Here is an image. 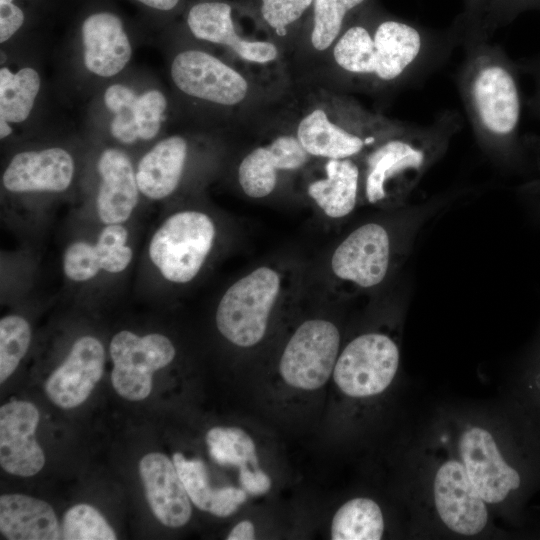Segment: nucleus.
<instances>
[{
    "label": "nucleus",
    "instance_id": "f257e3e1",
    "mask_svg": "<svg viewBox=\"0 0 540 540\" xmlns=\"http://www.w3.org/2000/svg\"><path fill=\"white\" fill-rule=\"evenodd\" d=\"M462 43L461 27L434 33L384 19L371 26H348L328 53L346 88L390 96L422 84Z\"/></svg>",
    "mask_w": 540,
    "mask_h": 540
},
{
    "label": "nucleus",
    "instance_id": "f03ea898",
    "mask_svg": "<svg viewBox=\"0 0 540 540\" xmlns=\"http://www.w3.org/2000/svg\"><path fill=\"white\" fill-rule=\"evenodd\" d=\"M464 58L455 82L473 133L484 151L503 163L521 160L528 136H521L520 71L505 50L488 40L462 44Z\"/></svg>",
    "mask_w": 540,
    "mask_h": 540
},
{
    "label": "nucleus",
    "instance_id": "7ed1b4c3",
    "mask_svg": "<svg viewBox=\"0 0 540 540\" xmlns=\"http://www.w3.org/2000/svg\"><path fill=\"white\" fill-rule=\"evenodd\" d=\"M462 117L445 109L425 125L408 124L362 158V197L371 205H397L415 189L462 128Z\"/></svg>",
    "mask_w": 540,
    "mask_h": 540
},
{
    "label": "nucleus",
    "instance_id": "20e7f679",
    "mask_svg": "<svg viewBox=\"0 0 540 540\" xmlns=\"http://www.w3.org/2000/svg\"><path fill=\"white\" fill-rule=\"evenodd\" d=\"M408 124L339 99L332 110L315 107L306 112L297 124L295 136L309 156L362 159L375 145Z\"/></svg>",
    "mask_w": 540,
    "mask_h": 540
},
{
    "label": "nucleus",
    "instance_id": "39448f33",
    "mask_svg": "<svg viewBox=\"0 0 540 540\" xmlns=\"http://www.w3.org/2000/svg\"><path fill=\"white\" fill-rule=\"evenodd\" d=\"M213 218L194 209L167 216L147 247L149 261L163 280L174 285L193 281L202 271L216 241Z\"/></svg>",
    "mask_w": 540,
    "mask_h": 540
},
{
    "label": "nucleus",
    "instance_id": "423d86ee",
    "mask_svg": "<svg viewBox=\"0 0 540 540\" xmlns=\"http://www.w3.org/2000/svg\"><path fill=\"white\" fill-rule=\"evenodd\" d=\"M281 290V275L269 266H260L235 281L223 293L216 309L220 334L238 347L258 344L267 332Z\"/></svg>",
    "mask_w": 540,
    "mask_h": 540
},
{
    "label": "nucleus",
    "instance_id": "0eeeda50",
    "mask_svg": "<svg viewBox=\"0 0 540 540\" xmlns=\"http://www.w3.org/2000/svg\"><path fill=\"white\" fill-rule=\"evenodd\" d=\"M400 351L387 334L368 332L351 340L338 355L333 378L352 398H366L385 391L399 367Z\"/></svg>",
    "mask_w": 540,
    "mask_h": 540
},
{
    "label": "nucleus",
    "instance_id": "6e6552de",
    "mask_svg": "<svg viewBox=\"0 0 540 540\" xmlns=\"http://www.w3.org/2000/svg\"><path fill=\"white\" fill-rule=\"evenodd\" d=\"M339 347L340 333L334 323L318 318L306 320L287 342L279 373L291 387L317 390L333 373Z\"/></svg>",
    "mask_w": 540,
    "mask_h": 540
},
{
    "label": "nucleus",
    "instance_id": "1a4fd4ad",
    "mask_svg": "<svg viewBox=\"0 0 540 540\" xmlns=\"http://www.w3.org/2000/svg\"><path fill=\"white\" fill-rule=\"evenodd\" d=\"M109 354L113 363V388L127 400L140 401L152 390L153 374L173 361L176 350L163 334L139 336L122 330L113 336Z\"/></svg>",
    "mask_w": 540,
    "mask_h": 540
},
{
    "label": "nucleus",
    "instance_id": "9d476101",
    "mask_svg": "<svg viewBox=\"0 0 540 540\" xmlns=\"http://www.w3.org/2000/svg\"><path fill=\"white\" fill-rule=\"evenodd\" d=\"M392 255L390 231L377 222L364 223L335 248L330 261L331 271L353 289H371L387 277Z\"/></svg>",
    "mask_w": 540,
    "mask_h": 540
},
{
    "label": "nucleus",
    "instance_id": "9b49d317",
    "mask_svg": "<svg viewBox=\"0 0 540 540\" xmlns=\"http://www.w3.org/2000/svg\"><path fill=\"white\" fill-rule=\"evenodd\" d=\"M175 86L184 94L221 106H237L250 93L248 80L239 71L201 50L178 53L170 68Z\"/></svg>",
    "mask_w": 540,
    "mask_h": 540
},
{
    "label": "nucleus",
    "instance_id": "f8f14e48",
    "mask_svg": "<svg viewBox=\"0 0 540 540\" xmlns=\"http://www.w3.org/2000/svg\"><path fill=\"white\" fill-rule=\"evenodd\" d=\"M433 497L441 521L454 533L474 536L487 525L486 502L470 481L462 462L447 460L437 469Z\"/></svg>",
    "mask_w": 540,
    "mask_h": 540
},
{
    "label": "nucleus",
    "instance_id": "ddd939ff",
    "mask_svg": "<svg viewBox=\"0 0 540 540\" xmlns=\"http://www.w3.org/2000/svg\"><path fill=\"white\" fill-rule=\"evenodd\" d=\"M458 446L465 471L486 503H500L520 486L519 473L504 460L488 430L480 426L465 429Z\"/></svg>",
    "mask_w": 540,
    "mask_h": 540
},
{
    "label": "nucleus",
    "instance_id": "4468645a",
    "mask_svg": "<svg viewBox=\"0 0 540 540\" xmlns=\"http://www.w3.org/2000/svg\"><path fill=\"white\" fill-rule=\"evenodd\" d=\"M133 259L129 231L125 224L103 225L93 240L71 242L62 256V269L67 279L75 283L93 280L102 272H124Z\"/></svg>",
    "mask_w": 540,
    "mask_h": 540
},
{
    "label": "nucleus",
    "instance_id": "2eb2a0df",
    "mask_svg": "<svg viewBox=\"0 0 540 540\" xmlns=\"http://www.w3.org/2000/svg\"><path fill=\"white\" fill-rule=\"evenodd\" d=\"M105 358V348L99 339L91 335L79 337L46 380V395L63 409L81 405L101 379Z\"/></svg>",
    "mask_w": 540,
    "mask_h": 540
},
{
    "label": "nucleus",
    "instance_id": "dca6fc26",
    "mask_svg": "<svg viewBox=\"0 0 540 540\" xmlns=\"http://www.w3.org/2000/svg\"><path fill=\"white\" fill-rule=\"evenodd\" d=\"M75 163L61 147L22 151L15 154L2 174V185L10 193H61L73 181Z\"/></svg>",
    "mask_w": 540,
    "mask_h": 540
},
{
    "label": "nucleus",
    "instance_id": "f3484780",
    "mask_svg": "<svg viewBox=\"0 0 540 540\" xmlns=\"http://www.w3.org/2000/svg\"><path fill=\"white\" fill-rule=\"evenodd\" d=\"M37 407L28 401H10L0 408V464L8 473L30 477L45 464L35 432Z\"/></svg>",
    "mask_w": 540,
    "mask_h": 540
},
{
    "label": "nucleus",
    "instance_id": "a211bd4d",
    "mask_svg": "<svg viewBox=\"0 0 540 540\" xmlns=\"http://www.w3.org/2000/svg\"><path fill=\"white\" fill-rule=\"evenodd\" d=\"M309 157L295 135H278L244 156L237 171L239 185L248 197H267L276 188L279 172L300 169Z\"/></svg>",
    "mask_w": 540,
    "mask_h": 540
},
{
    "label": "nucleus",
    "instance_id": "6ab92c4d",
    "mask_svg": "<svg viewBox=\"0 0 540 540\" xmlns=\"http://www.w3.org/2000/svg\"><path fill=\"white\" fill-rule=\"evenodd\" d=\"M231 7L223 2H202L188 12L187 24L197 39L230 49L240 60L264 65L279 56L277 46L264 40H249L236 32Z\"/></svg>",
    "mask_w": 540,
    "mask_h": 540
},
{
    "label": "nucleus",
    "instance_id": "aec40b11",
    "mask_svg": "<svg viewBox=\"0 0 540 540\" xmlns=\"http://www.w3.org/2000/svg\"><path fill=\"white\" fill-rule=\"evenodd\" d=\"M100 176L95 209L103 225L125 224L136 209L140 190L136 169L122 150L107 148L97 161Z\"/></svg>",
    "mask_w": 540,
    "mask_h": 540
},
{
    "label": "nucleus",
    "instance_id": "412c9836",
    "mask_svg": "<svg viewBox=\"0 0 540 540\" xmlns=\"http://www.w3.org/2000/svg\"><path fill=\"white\" fill-rule=\"evenodd\" d=\"M139 474L154 516L167 527L184 526L191 517V500L173 461L162 453L146 454Z\"/></svg>",
    "mask_w": 540,
    "mask_h": 540
},
{
    "label": "nucleus",
    "instance_id": "4be33fe9",
    "mask_svg": "<svg viewBox=\"0 0 540 540\" xmlns=\"http://www.w3.org/2000/svg\"><path fill=\"white\" fill-rule=\"evenodd\" d=\"M86 68L100 77L120 73L132 55L130 40L121 19L109 12L87 17L81 28Z\"/></svg>",
    "mask_w": 540,
    "mask_h": 540
},
{
    "label": "nucleus",
    "instance_id": "5701e85b",
    "mask_svg": "<svg viewBox=\"0 0 540 540\" xmlns=\"http://www.w3.org/2000/svg\"><path fill=\"white\" fill-rule=\"evenodd\" d=\"M188 157V143L179 135L157 142L139 160L136 179L141 195L159 201L178 188Z\"/></svg>",
    "mask_w": 540,
    "mask_h": 540
},
{
    "label": "nucleus",
    "instance_id": "b1692460",
    "mask_svg": "<svg viewBox=\"0 0 540 540\" xmlns=\"http://www.w3.org/2000/svg\"><path fill=\"white\" fill-rule=\"evenodd\" d=\"M307 192L326 216H348L362 196V159H327L325 176L311 182Z\"/></svg>",
    "mask_w": 540,
    "mask_h": 540
},
{
    "label": "nucleus",
    "instance_id": "393cba45",
    "mask_svg": "<svg viewBox=\"0 0 540 540\" xmlns=\"http://www.w3.org/2000/svg\"><path fill=\"white\" fill-rule=\"evenodd\" d=\"M0 531L9 540L61 538V527L50 504L23 494L0 497Z\"/></svg>",
    "mask_w": 540,
    "mask_h": 540
},
{
    "label": "nucleus",
    "instance_id": "a878e982",
    "mask_svg": "<svg viewBox=\"0 0 540 540\" xmlns=\"http://www.w3.org/2000/svg\"><path fill=\"white\" fill-rule=\"evenodd\" d=\"M172 461L191 502L200 510L217 517H228L246 501L247 493L242 488L234 486L212 488L201 459H186L182 453L176 452Z\"/></svg>",
    "mask_w": 540,
    "mask_h": 540
},
{
    "label": "nucleus",
    "instance_id": "bb28decb",
    "mask_svg": "<svg viewBox=\"0 0 540 540\" xmlns=\"http://www.w3.org/2000/svg\"><path fill=\"white\" fill-rule=\"evenodd\" d=\"M384 518L372 499L356 497L345 502L331 523L333 540H379L384 533Z\"/></svg>",
    "mask_w": 540,
    "mask_h": 540
},
{
    "label": "nucleus",
    "instance_id": "cd10ccee",
    "mask_svg": "<svg viewBox=\"0 0 540 540\" xmlns=\"http://www.w3.org/2000/svg\"><path fill=\"white\" fill-rule=\"evenodd\" d=\"M38 72L24 67L16 73L7 67L0 69V118L9 123H22L30 115L39 93Z\"/></svg>",
    "mask_w": 540,
    "mask_h": 540
},
{
    "label": "nucleus",
    "instance_id": "c85d7f7f",
    "mask_svg": "<svg viewBox=\"0 0 540 540\" xmlns=\"http://www.w3.org/2000/svg\"><path fill=\"white\" fill-rule=\"evenodd\" d=\"M205 441L211 458L222 466L258 467V456L253 439L238 427H213Z\"/></svg>",
    "mask_w": 540,
    "mask_h": 540
},
{
    "label": "nucleus",
    "instance_id": "c756f323",
    "mask_svg": "<svg viewBox=\"0 0 540 540\" xmlns=\"http://www.w3.org/2000/svg\"><path fill=\"white\" fill-rule=\"evenodd\" d=\"M364 1L314 0L310 47L317 53H328L343 31L346 15Z\"/></svg>",
    "mask_w": 540,
    "mask_h": 540
},
{
    "label": "nucleus",
    "instance_id": "7c9ffc66",
    "mask_svg": "<svg viewBox=\"0 0 540 540\" xmlns=\"http://www.w3.org/2000/svg\"><path fill=\"white\" fill-rule=\"evenodd\" d=\"M139 95L123 84H113L104 93V103L114 117L111 121L112 136L123 144H132L139 140L136 105Z\"/></svg>",
    "mask_w": 540,
    "mask_h": 540
},
{
    "label": "nucleus",
    "instance_id": "2f4dec72",
    "mask_svg": "<svg viewBox=\"0 0 540 540\" xmlns=\"http://www.w3.org/2000/svg\"><path fill=\"white\" fill-rule=\"evenodd\" d=\"M31 340L29 322L16 314L0 320V382L4 383L26 355Z\"/></svg>",
    "mask_w": 540,
    "mask_h": 540
},
{
    "label": "nucleus",
    "instance_id": "473e14b6",
    "mask_svg": "<svg viewBox=\"0 0 540 540\" xmlns=\"http://www.w3.org/2000/svg\"><path fill=\"white\" fill-rule=\"evenodd\" d=\"M116 533L102 514L88 504H77L68 509L61 525V539L115 540Z\"/></svg>",
    "mask_w": 540,
    "mask_h": 540
},
{
    "label": "nucleus",
    "instance_id": "72a5a7b5",
    "mask_svg": "<svg viewBox=\"0 0 540 540\" xmlns=\"http://www.w3.org/2000/svg\"><path fill=\"white\" fill-rule=\"evenodd\" d=\"M167 107L165 95L157 89L139 95L136 105V122L139 140H152L160 131Z\"/></svg>",
    "mask_w": 540,
    "mask_h": 540
},
{
    "label": "nucleus",
    "instance_id": "f704fd0d",
    "mask_svg": "<svg viewBox=\"0 0 540 540\" xmlns=\"http://www.w3.org/2000/svg\"><path fill=\"white\" fill-rule=\"evenodd\" d=\"M261 14L265 22L283 36L287 27L296 22L314 0H261Z\"/></svg>",
    "mask_w": 540,
    "mask_h": 540
},
{
    "label": "nucleus",
    "instance_id": "c9c22d12",
    "mask_svg": "<svg viewBox=\"0 0 540 540\" xmlns=\"http://www.w3.org/2000/svg\"><path fill=\"white\" fill-rule=\"evenodd\" d=\"M521 74L528 75L534 83V90L527 101L530 112L540 120V53L516 61Z\"/></svg>",
    "mask_w": 540,
    "mask_h": 540
},
{
    "label": "nucleus",
    "instance_id": "e433bc0d",
    "mask_svg": "<svg viewBox=\"0 0 540 540\" xmlns=\"http://www.w3.org/2000/svg\"><path fill=\"white\" fill-rule=\"evenodd\" d=\"M238 478L241 488L253 496L263 495L271 488V478L258 467L239 468Z\"/></svg>",
    "mask_w": 540,
    "mask_h": 540
},
{
    "label": "nucleus",
    "instance_id": "4c0bfd02",
    "mask_svg": "<svg viewBox=\"0 0 540 540\" xmlns=\"http://www.w3.org/2000/svg\"><path fill=\"white\" fill-rule=\"evenodd\" d=\"M24 13L13 1H0V42L9 40L23 25Z\"/></svg>",
    "mask_w": 540,
    "mask_h": 540
},
{
    "label": "nucleus",
    "instance_id": "58836bf2",
    "mask_svg": "<svg viewBox=\"0 0 540 540\" xmlns=\"http://www.w3.org/2000/svg\"><path fill=\"white\" fill-rule=\"evenodd\" d=\"M254 538L255 528L249 520H243L236 524L226 537L227 540H252Z\"/></svg>",
    "mask_w": 540,
    "mask_h": 540
},
{
    "label": "nucleus",
    "instance_id": "ea45409f",
    "mask_svg": "<svg viewBox=\"0 0 540 540\" xmlns=\"http://www.w3.org/2000/svg\"><path fill=\"white\" fill-rule=\"evenodd\" d=\"M137 1L157 10L169 11L178 4L179 0H137Z\"/></svg>",
    "mask_w": 540,
    "mask_h": 540
},
{
    "label": "nucleus",
    "instance_id": "a19ab883",
    "mask_svg": "<svg viewBox=\"0 0 540 540\" xmlns=\"http://www.w3.org/2000/svg\"><path fill=\"white\" fill-rule=\"evenodd\" d=\"M8 121L0 118V138L5 139L12 133V127Z\"/></svg>",
    "mask_w": 540,
    "mask_h": 540
}]
</instances>
